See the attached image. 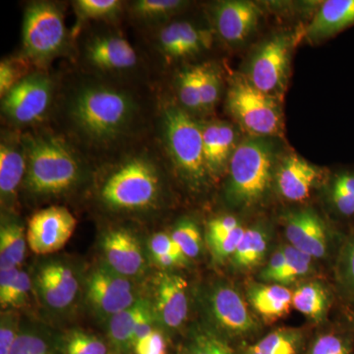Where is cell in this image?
<instances>
[{
  "mask_svg": "<svg viewBox=\"0 0 354 354\" xmlns=\"http://www.w3.org/2000/svg\"><path fill=\"white\" fill-rule=\"evenodd\" d=\"M325 177L324 169L297 153H288L277 167L274 185L279 196L286 201L302 202Z\"/></svg>",
  "mask_w": 354,
  "mask_h": 354,
  "instance_id": "14",
  "label": "cell"
},
{
  "mask_svg": "<svg viewBox=\"0 0 354 354\" xmlns=\"http://www.w3.org/2000/svg\"><path fill=\"white\" fill-rule=\"evenodd\" d=\"M87 297L97 311L111 317L137 301L132 283L109 268H99L91 274L87 281Z\"/></svg>",
  "mask_w": 354,
  "mask_h": 354,
  "instance_id": "13",
  "label": "cell"
},
{
  "mask_svg": "<svg viewBox=\"0 0 354 354\" xmlns=\"http://www.w3.org/2000/svg\"><path fill=\"white\" fill-rule=\"evenodd\" d=\"M297 37L290 32H281L261 44L251 55L244 74L256 88L279 101L288 87Z\"/></svg>",
  "mask_w": 354,
  "mask_h": 354,
  "instance_id": "7",
  "label": "cell"
},
{
  "mask_svg": "<svg viewBox=\"0 0 354 354\" xmlns=\"http://www.w3.org/2000/svg\"><path fill=\"white\" fill-rule=\"evenodd\" d=\"M304 354H354V330L346 323L317 335Z\"/></svg>",
  "mask_w": 354,
  "mask_h": 354,
  "instance_id": "31",
  "label": "cell"
},
{
  "mask_svg": "<svg viewBox=\"0 0 354 354\" xmlns=\"http://www.w3.org/2000/svg\"><path fill=\"white\" fill-rule=\"evenodd\" d=\"M19 334L17 330V320L12 315L2 317L0 326V354L10 353L14 342Z\"/></svg>",
  "mask_w": 354,
  "mask_h": 354,
  "instance_id": "46",
  "label": "cell"
},
{
  "mask_svg": "<svg viewBox=\"0 0 354 354\" xmlns=\"http://www.w3.org/2000/svg\"><path fill=\"white\" fill-rule=\"evenodd\" d=\"M304 339L301 330L281 328L247 346L242 354H301Z\"/></svg>",
  "mask_w": 354,
  "mask_h": 354,
  "instance_id": "28",
  "label": "cell"
},
{
  "mask_svg": "<svg viewBox=\"0 0 354 354\" xmlns=\"http://www.w3.org/2000/svg\"><path fill=\"white\" fill-rule=\"evenodd\" d=\"M241 225V221L234 216L225 215L218 216L209 221L207 225L206 241L209 246L221 241L223 237Z\"/></svg>",
  "mask_w": 354,
  "mask_h": 354,
  "instance_id": "43",
  "label": "cell"
},
{
  "mask_svg": "<svg viewBox=\"0 0 354 354\" xmlns=\"http://www.w3.org/2000/svg\"><path fill=\"white\" fill-rule=\"evenodd\" d=\"M335 285L346 305L354 301V227L348 232L335 260Z\"/></svg>",
  "mask_w": 354,
  "mask_h": 354,
  "instance_id": "30",
  "label": "cell"
},
{
  "mask_svg": "<svg viewBox=\"0 0 354 354\" xmlns=\"http://www.w3.org/2000/svg\"><path fill=\"white\" fill-rule=\"evenodd\" d=\"M76 218L64 207L51 206L32 216L27 242L32 252L46 255L62 250L76 228Z\"/></svg>",
  "mask_w": 354,
  "mask_h": 354,
  "instance_id": "12",
  "label": "cell"
},
{
  "mask_svg": "<svg viewBox=\"0 0 354 354\" xmlns=\"http://www.w3.org/2000/svg\"><path fill=\"white\" fill-rule=\"evenodd\" d=\"M19 272L18 268L0 269V302L3 301L10 292Z\"/></svg>",
  "mask_w": 354,
  "mask_h": 354,
  "instance_id": "51",
  "label": "cell"
},
{
  "mask_svg": "<svg viewBox=\"0 0 354 354\" xmlns=\"http://www.w3.org/2000/svg\"><path fill=\"white\" fill-rule=\"evenodd\" d=\"M187 281L174 274H160L156 286V314L169 329H177L185 322L189 310Z\"/></svg>",
  "mask_w": 354,
  "mask_h": 354,
  "instance_id": "16",
  "label": "cell"
},
{
  "mask_svg": "<svg viewBox=\"0 0 354 354\" xmlns=\"http://www.w3.org/2000/svg\"><path fill=\"white\" fill-rule=\"evenodd\" d=\"M165 145L176 169L191 183L202 184L209 176L203 149L202 125L179 108L165 109Z\"/></svg>",
  "mask_w": 354,
  "mask_h": 354,
  "instance_id": "6",
  "label": "cell"
},
{
  "mask_svg": "<svg viewBox=\"0 0 354 354\" xmlns=\"http://www.w3.org/2000/svg\"><path fill=\"white\" fill-rule=\"evenodd\" d=\"M91 64L104 70L131 68L137 62L136 51L127 39L116 36L95 39L87 48Z\"/></svg>",
  "mask_w": 354,
  "mask_h": 354,
  "instance_id": "23",
  "label": "cell"
},
{
  "mask_svg": "<svg viewBox=\"0 0 354 354\" xmlns=\"http://www.w3.org/2000/svg\"><path fill=\"white\" fill-rule=\"evenodd\" d=\"M276 146L271 138L249 136L237 145L227 169L225 201L248 209L264 201L274 183L278 167Z\"/></svg>",
  "mask_w": 354,
  "mask_h": 354,
  "instance_id": "2",
  "label": "cell"
},
{
  "mask_svg": "<svg viewBox=\"0 0 354 354\" xmlns=\"http://www.w3.org/2000/svg\"><path fill=\"white\" fill-rule=\"evenodd\" d=\"M188 354H237L227 339L209 330H201L193 335Z\"/></svg>",
  "mask_w": 354,
  "mask_h": 354,
  "instance_id": "36",
  "label": "cell"
},
{
  "mask_svg": "<svg viewBox=\"0 0 354 354\" xmlns=\"http://www.w3.org/2000/svg\"><path fill=\"white\" fill-rule=\"evenodd\" d=\"M270 235L263 225L246 228L241 243L232 258V267L239 272L251 271L264 260L269 248Z\"/></svg>",
  "mask_w": 354,
  "mask_h": 354,
  "instance_id": "27",
  "label": "cell"
},
{
  "mask_svg": "<svg viewBox=\"0 0 354 354\" xmlns=\"http://www.w3.org/2000/svg\"><path fill=\"white\" fill-rule=\"evenodd\" d=\"M354 26V0L324 1L305 29L311 44L327 41Z\"/></svg>",
  "mask_w": 354,
  "mask_h": 354,
  "instance_id": "19",
  "label": "cell"
},
{
  "mask_svg": "<svg viewBox=\"0 0 354 354\" xmlns=\"http://www.w3.org/2000/svg\"><path fill=\"white\" fill-rule=\"evenodd\" d=\"M215 23L221 38L236 46L243 44L259 24L262 11L257 4L243 0H230L218 3Z\"/></svg>",
  "mask_w": 354,
  "mask_h": 354,
  "instance_id": "15",
  "label": "cell"
},
{
  "mask_svg": "<svg viewBox=\"0 0 354 354\" xmlns=\"http://www.w3.org/2000/svg\"><path fill=\"white\" fill-rule=\"evenodd\" d=\"M292 291L277 283H254L247 290L249 304L256 313L268 323H272L290 313Z\"/></svg>",
  "mask_w": 354,
  "mask_h": 354,
  "instance_id": "22",
  "label": "cell"
},
{
  "mask_svg": "<svg viewBox=\"0 0 354 354\" xmlns=\"http://www.w3.org/2000/svg\"><path fill=\"white\" fill-rule=\"evenodd\" d=\"M346 307H348V312H346L348 319H346V324L354 330V301L346 305Z\"/></svg>",
  "mask_w": 354,
  "mask_h": 354,
  "instance_id": "52",
  "label": "cell"
},
{
  "mask_svg": "<svg viewBox=\"0 0 354 354\" xmlns=\"http://www.w3.org/2000/svg\"><path fill=\"white\" fill-rule=\"evenodd\" d=\"M121 2L118 0H79L77 11L82 19H100L115 15L120 11Z\"/></svg>",
  "mask_w": 354,
  "mask_h": 354,
  "instance_id": "40",
  "label": "cell"
},
{
  "mask_svg": "<svg viewBox=\"0 0 354 354\" xmlns=\"http://www.w3.org/2000/svg\"><path fill=\"white\" fill-rule=\"evenodd\" d=\"M135 113L136 106L129 95L104 86L81 88L69 109L77 132L97 145H106L122 136Z\"/></svg>",
  "mask_w": 354,
  "mask_h": 354,
  "instance_id": "1",
  "label": "cell"
},
{
  "mask_svg": "<svg viewBox=\"0 0 354 354\" xmlns=\"http://www.w3.org/2000/svg\"><path fill=\"white\" fill-rule=\"evenodd\" d=\"M102 250L109 269L120 276L134 277L143 271L145 261L136 237L125 230H113L104 235Z\"/></svg>",
  "mask_w": 354,
  "mask_h": 354,
  "instance_id": "18",
  "label": "cell"
},
{
  "mask_svg": "<svg viewBox=\"0 0 354 354\" xmlns=\"http://www.w3.org/2000/svg\"><path fill=\"white\" fill-rule=\"evenodd\" d=\"M227 109L250 136H283V111L279 100L256 88L244 74H236L230 80Z\"/></svg>",
  "mask_w": 354,
  "mask_h": 354,
  "instance_id": "4",
  "label": "cell"
},
{
  "mask_svg": "<svg viewBox=\"0 0 354 354\" xmlns=\"http://www.w3.org/2000/svg\"><path fill=\"white\" fill-rule=\"evenodd\" d=\"M288 244L313 259H327L335 249V241H344L346 234H335L326 221L312 208L288 212L283 216Z\"/></svg>",
  "mask_w": 354,
  "mask_h": 354,
  "instance_id": "10",
  "label": "cell"
},
{
  "mask_svg": "<svg viewBox=\"0 0 354 354\" xmlns=\"http://www.w3.org/2000/svg\"><path fill=\"white\" fill-rule=\"evenodd\" d=\"M200 92L202 111H209L215 108L221 97V80L220 74L211 65H201Z\"/></svg>",
  "mask_w": 354,
  "mask_h": 354,
  "instance_id": "37",
  "label": "cell"
},
{
  "mask_svg": "<svg viewBox=\"0 0 354 354\" xmlns=\"http://www.w3.org/2000/svg\"><path fill=\"white\" fill-rule=\"evenodd\" d=\"M326 200L335 218L354 227V165L335 169L327 176ZM349 230V232H351Z\"/></svg>",
  "mask_w": 354,
  "mask_h": 354,
  "instance_id": "24",
  "label": "cell"
},
{
  "mask_svg": "<svg viewBox=\"0 0 354 354\" xmlns=\"http://www.w3.org/2000/svg\"><path fill=\"white\" fill-rule=\"evenodd\" d=\"M286 262L274 283L288 286L308 276L313 269V258L286 244L283 247Z\"/></svg>",
  "mask_w": 354,
  "mask_h": 354,
  "instance_id": "33",
  "label": "cell"
},
{
  "mask_svg": "<svg viewBox=\"0 0 354 354\" xmlns=\"http://www.w3.org/2000/svg\"><path fill=\"white\" fill-rule=\"evenodd\" d=\"M65 354H108L104 342L94 335L73 332L65 342Z\"/></svg>",
  "mask_w": 354,
  "mask_h": 354,
  "instance_id": "39",
  "label": "cell"
},
{
  "mask_svg": "<svg viewBox=\"0 0 354 354\" xmlns=\"http://www.w3.org/2000/svg\"><path fill=\"white\" fill-rule=\"evenodd\" d=\"M30 288H31V279L29 274L24 271H20L10 292L3 301L0 302L1 306H19L24 301Z\"/></svg>",
  "mask_w": 354,
  "mask_h": 354,
  "instance_id": "45",
  "label": "cell"
},
{
  "mask_svg": "<svg viewBox=\"0 0 354 354\" xmlns=\"http://www.w3.org/2000/svg\"><path fill=\"white\" fill-rule=\"evenodd\" d=\"M160 190L157 167L144 158L118 165L102 184V202L113 209L135 211L152 206Z\"/></svg>",
  "mask_w": 354,
  "mask_h": 354,
  "instance_id": "5",
  "label": "cell"
},
{
  "mask_svg": "<svg viewBox=\"0 0 354 354\" xmlns=\"http://www.w3.org/2000/svg\"><path fill=\"white\" fill-rule=\"evenodd\" d=\"M171 235L188 259H193L199 256L202 250V236L199 227L194 221H179Z\"/></svg>",
  "mask_w": 354,
  "mask_h": 354,
  "instance_id": "35",
  "label": "cell"
},
{
  "mask_svg": "<svg viewBox=\"0 0 354 354\" xmlns=\"http://www.w3.org/2000/svg\"><path fill=\"white\" fill-rule=\"evenodd\" d=\"M151 252L153 254V257L158 255H165V254H171V255L176 256L180 259L187 261L188 258L184 255L181 249L174 241L171 234H165V232H160L153 235L150 241Z\"/></svg>",
  "mask_w": 354,
  "mask_h": 354,
  "instance_id": "44",
  "label": "cell"
},
{
  "mask_svg": "<svg viewBox=\"0 0 354 354\" xmlns=\"http://www.w3.org/2000/svg\"><path fill=\"white\" fill-rule=\"evenodd\" d=\"M26 241L24 227L17 223H6L0 230V269L18 268L25 258Z\"/></svg>",
  "mask_w": 354,
  "mask_h": 354,
  "instance_id": "32",
  "label": "cell"
},
{
  "mask_svg": "<svg viewBox=\"0 0 354 354\" xmlns=\"http://www.w3.org/2000/svg\"><path fill=\"white\" fill-rule=\"evenodd\" d=\"M153 313L151 306L144 311L137 321L135 326L134 333H133V348L141 339H145L151 333L153 332Z\"/></svg>",
  "mask_w": 354,
  "mask_h": 354,
  "instance_id": "50",
  "label": "cell"
},
{
  "mask_svg": "<svg viewBox=\"0 0 354 354\" xmlns=\"http://www.w3.org/2000/svg\"><path fill=\"white\" fill-rule=\"evenodd\" d=\"M207 311L209 320L225 339H249L261 330L246 300L228 283H218L212 288L207 298Z\"/></svg>",
  "mask_w": 354,
  "mask_h": 354,
  "instance_id": "9",
  "label": "cell"
},
{
  "mask_svg": "<svg viewBox=\"0 0 354 354\" xmlns=\"http://www.w3.org/2000/svg\"><path fill=\"white\" fill-rule=\"evenodd\" d=\"M200 80L201 65L186 67L177 76L176 87L179 101L184 108L190 111H202Z\"/></svg>",
  "mask_w": 354,
  "mask_h": 354,
  "instance_id": "34",
  "label": "cell"
},
{
  "mask_svg": "<svg viewBox=\"0 0 354 354\" xmlns=\"http://www.w3.org/2000/svg\"><path fill=\"white\" fill-rule=\"evenodd\" d=\"M149 306L150 304L145 300H137L129 308L111 317L109 334L115 353L125 354L133 348L135 326Z\"/></svg>",
  "mask_w": 354,
  "mask_h": 354,
  "instance_id": "29",
  "label": "cell"
},
{
  "mask_svg": "<svg viewBox=\"0 0 354 354\" xmlns=\"http://www.w3.org/2000/svg\"><path fill=\"white\" fill-rule=\"evenodd\" d=\"M211 32L188 22H174L160 34V44L169 57H186L198 55L209 48Z\"/></svg>",
  "mask_w": 354,
  "mask_h": 354,
  "instance_id": "20",
  "label": "cell"
},
{
  "mask_svg": "<svg viewBox=\"0 0 354 354\" xmlns=\"http://www.w3.org/2000/svg\"><path fill=\"white\" fill-rule=\"evenodd\" d=\"M286 262L285 252L283 248H279L274 251V254L270 257L264 269L260 272V279L264 283H274L277 277L283 269Z\"/></svg>",
  "mask_w": 354,
  "mask_h": 354,
  "instance_id": "48",
  "label": "cell"
},
{
  "mask_svg": "<svg viewBox=\"0 0 354 354\" xmlns=\"http://www.w3.org/2000/svg\"><path fill=\"white\" fill-rule=\"evenodd\" d=\"M9 354H53L48 342L32 333L18 335Z\"/></svg>",
  "mask_w": 354,
  "mask_h": 354,
  "instance_id": "42",
  "label": "cell"
},
{
  "mask_svg": "<svg viewBox=\"0 0 354 354\" xmlns=\"http://www.w3.org/2000/svg\"><path fill=\"white\" fill-rule=\"evenodd\" d=\"M62 11L50 2H35L26 10L23 48L35 62L44 64L62 53L66 44Z\"/></svg>",
  "mask_w": 354,
  "mask_h": 354,
  "instance_id": "8",
  "label": "cell"
},
{
  "mask_svg": "<svg viewBox=\"0 0 354 354\" xmlns=\"http://www.w3.org/2000/svg\"><path fill=\"white\" fill-rule=\"evenodd\" d=\"M136 354H165L164 337L158 330H153L145 339L134 346Z\"/></svg>",
  "mask_w": 354,
  "mask_h": 354,
  "instance_id": "49",
  "label": "cell"
},
{
  "mask_svg": "<svg viewBox=\"0 0 354 354\" xmlns=\"http://www.w3.org/2000/svg\"><path fill=\"white\" fill-rule=\"evenodd\" d=\"M18 67L12 62L3 60L0 64V94L3 97L20 82Z\"/></svg>",
  "mask_w": 354,
  "mask_h": 354,
  "instance_id": "47",
  "label": "cell"
},
{
  "mask_svg": "<svg viewBox=\"0 0 354 354\" xmlns=\"http://www.w3.org/2000/svg\"><path fill=\"white\" fill-rule=\"evenodd\" d=\"M245 230L246 228L241 225L232 230L230 234H228L227 236L209 246L216 261L223 262V261L228 259V258L230 259L234 256L237 247L241 243L242 237L245 234Z\"/></svg>",
  "mask_w": 354,
  "mask_h": 354,
  "instance_id": "41",
  "label": "cell"
},
{
  "mask_svg": "<svg viewBox=\"0 0 354 354\" xmlns=\"http://www.w3.org/2000/svg\"><path fill=\"white\" fill-rule=\"evenodd\" d=\"M205 164L209 176L220 177L227 171L237 145L234 127L225 121L216 120L202 127Z\"/></svg>",
  "mask_w": 354,
  "mask_h": 354,
  "instance_id": "17",
  "label": "cell"
},
{
  "mask_svg": "<svg viewBox=\"0 0 354 354\" xmlns=\"http://www.w3.org/2000/svg\"><path fill=\"white\" fill-rule=\"evenodd\" d=\"M27 158L24 144L3 140L0 146V193L2 201H11L26 176Z\"/></svg>",
  "mask_w": 354,
  "mask_h": 354,
  "instance_id": "25",
  "label": "cell"
},
{
  "mask_svg": "<svg viewBox=\"0 0 354 354\" xmlns=\"http://www.w3.org/2000/svg\"><path fill=\"white\" fill-rule=\"evenodd\" d=\"M23 144L27 158L25 183L34 194H62L78 183L80 162L64 140L39 135L26 137Z\"/></svg>",
  "mask_w": 354,
  "mask_h": 354,
  "instance_id": "3",
  "label": "cell"
},
{
  "mask_svg": "<svg viewBox=\"0 0 354 354\" xmlns=\"http://www.w3.org/2000/svg\"><path fill=\"white\" fill-rule=\"evenodd\" d=\"M332 301V292L319 281L302 283L292 295L293 308L316 323L327 318Z\"/></svg>",
  "mask_w": 354,
  "mask_h": 354,
  "instance_id": "26",
  "label": "cell"
},
{
  "mask_svg": "<svg viewBox=\"0 0 354 354\" xmlns=\"http://www.w3.org/2000/svg\"><path fill=\"white\" fill-rule=\"evenodd\" d=\"M2 102V111L18 124H30L43 118L53 97V82L44 74L21 79Z\"/></svg>",
  "mask_w": 354,
  "mask_h": 354,
  "instance_id": "11",
  "label": "cell"
},
{
  "mask_svg": "<svg viewBox=\"0 0 354 354\" xmlns=\"http://www.w3.org/2000/svg\"><path fill=\"white\" fill-rule=\"evenodd\" d=\"M38 288L46 304L51 308L64 309L72 304L78 292V281L67 266H44L38 274Z\"/></svg>",
  "mask_w": 354,
  "mask_h": 354,
  "instance_id": "21",
  "label": "cell"
},
{
  "mask_svg": "<svg viewBox=\"0 0 354 354\" xmlns=\"http://www.w3.org/2000/svg\"><path fill=\"white\" fill-rule=\"evenodd\" d=\"M185 4L180 0H140L135 2L134 12L147 19H157L177 12Z\"/></svg>",
  "mask_w": 354,
  "mask_h": 354,
  "instance_id": "38",
  "label": "cell"
}]
</instances>
